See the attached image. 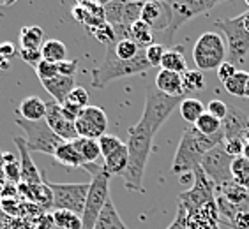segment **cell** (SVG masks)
<instances>
[{
  "label": "cell",
  "instance_id": "obj_64",
  "mask_svg": "<svg viewBox=\"0 0 249 229\" xmlns=\"http://www.w3.org/2000/svg\"><path fill=\"white\" fill-rule=\"evenodd\" d=\"M0 201H2V197H0Z\"/></svg>",
  "mask_w": 249,
  "mask_h": 229
},
{
  "label": "cell",
  "instance_id": "obj_43",
  "mask_svg": "<svg viewBox=\"0 0 249 229\" xmlns=\"http://www.w3.org/2000/svg\"><path fill=\"white\" fill-rule=\"evenodd\" d=\"M89 92L83 88V86H74V90L67 96L66 102L67 104H72V106H76V108H87V106H90L89 104Z\"/></svg>",
  "mask_w": 249,
  "mask_h": 229
},
{
  "label": "cell",
  "instance_id": "obj_59",
  "mask_svg": "<svg viewBox=\"0 0 249 229\" xmlns=\"http://www.w3.org/2000/svg\"><path fill=\"white\" fill-rule=\"evenodd\" d=\"M4 167H5V153L0 152V173H4Z\"/></svg>",
  "mask_w": 249,
  "mask_h": 229
},
{
  "label": "cell",
  "instance_id": "obj_34",
  "mask_svg": "<svg viewBox=\"0 0 249 229\" xmlns=\"http://www.w3.org/2000/svg\"><path fill=\"white\" fill-rule=\"evenodd\" d=\"M101 4H103V9H105L106 23H110L111 27L122 25V16H124L125 2H115V0H110V2H101Z\"/></svg>",
  "mask_w": 249,
  "mask_h": 229
},
{
  "label": "cell",
  "instance_id": "obj_4",
  "mask_svg": "<svg viewBox=\"0 0 249 229\" xmlns=\"http://www.w3.org/2000/svg\"><path fill=\"white\" fill-rule=\"evenodd\" d=\"M83 167L92 175V180H90V189H89V196H87L85 201V208H83V213H82V224H83L82 229H94L103 208L111 199L110 197L111 177L103 167H96L94 164H87Z\"/></svg>",
  "mask_w": 249,
  "mask_h": 229
},
{
  "label": "cell",
  "instance_id": "obj_16",
  "mask_svg": "<svg viewBox=\"0 0 249 229\" xmlns=\"http://www.w3.org/2000/svg\"><path fill=\"white\" fill-rule=\"evenodd\" d=\"M221 131L226 139L249 141V116L237 106H228V114L221 122Z\"/></svg>",
  "mask_w": 249,
  "mask_h": 229
},
{
  "label": "cell",
  "instance_id": "obj_12",
  "mask_svg": "<svg viewBox=\"0 0 249 229\" xmlns=\"http://www.w3.org/2000/svg\"><path fill=\"white\" fill-rule=\"evenodd\" d=\"M231 163H233V157L226 153L225 147L221 143L203 155L200 167L205 171L207 177L214 181V185L221 187L226 181L233 180V177H231Z\"/></svg>",
  "mask_w": 249,
  "mask_h": 229
},
{
  "label": "cell",
  "instance_id": "obj_25",
  "mask_svg": "<svg viewBox=\"0 0 249 229\" xmlns=\"http://www.w3.org/2000/svg\"><path fill=\"white\" fill-rule=\"evenodd\" d=\"M44 44V30L37 25L23 27L19 30V46L23 49H41Z\"/></svg>",
  "mask_w": 249,
  "mask_h": 229
},
{
  "label": "cell",
  "instance_id": "obj_31",
  "mask_svg": "<svg viewBox=\"0 0 249 229\" xmlns=\"http://www.w3.org/2000/svg\"><path fill=\"white\" fill-rule=\"evenodd\" d=\"M161 69L164 71H172L178 72V74H184L187 71V64L186 57H184V51L180 49H166L164 51V57L161 60Z\"/></svg>",
  "mask_w": 249,
  "mask_h": 229
},
{
  "label": "cell",
  "instance_id": "obj_19",
  "mask_svg": "<svg viewBox=\"0 0 249 229\" xmlns=\"http://www.w3.org/2000/svg\"><path fill=\"white\" fill-rule=\"evenodd\" d=\"M154 86L168 97H187L182 85V74H178V72L161 69L156 76V85Z\"/></svg>",
  "mask_w": 249,
  "mask_h": 229
},
{
  "label": "cell",
  "instance_id": "obj_33",
  "mask_svg": "<svg viewBox=\"0 0 249 229\" xmlns=\"http://www.w3.org/2000/svg\"><path fill=\"white\" fill-rule=\"evenodd\" d=\"M231 177H233L235 183H239L240 187H244L249 191V159L244 155L235 157L231 163Z\"/></svg>",
  "mask_w": 249,
  "mask_h": 229
},
{
  "label": "cell",
  "instance_id": "obj_7",
  "mask_svg": "<svg viewBox=\"0 0 249 229\" xmlns=\"http://www.w3.org/2000/svg\"><path fill=\"white\" fill-rule=\"evenodd\" d=\"M184 99L186 97H168L164 94H161L156 86H150L147 90V96H145L143 113H142L140 122H143L145 125H149L150 129L159 132V129L170 118L173 110L178 108Z\"/></svg>",
  "mask_w": 249,
  "mask_h": 229
},
{
  "label": "cell",
  "instance_id": "obj_53",
  "mask_svg": "<svg viewBox=\"0 0 249 229\" xmlns=\"http://www.w3.org/2000/svg\"><path fill=\"white\" fill-rule=\"evenodd\" d=\"M78 71V60L76 58H72V60H64V62L58 64V74L60 76H71L74 78V74H76Z\"/></svg>",
  "mask_w": 249,
  "mask_h": 229
},
{
  "label": "cell",
  "instance_id": "obj_40",
  "mask_svg": "<svg viewBox=\"0 0 249 229\" xmlns=\"http://www.w3.org/2000/svg\"><path fill=\"white\" fill-rule=\"evenodd\" d=\"M145 2H125L124 7V16H122V25L131 27L136 23L138 19H142V11H143Z\"/></svg>",
  "mask_w": 249,
  "mask_h": 229
},
{
  "label": "cell",
  "instance_id": "obj_13",
  "mask_svg": "<svg viewBox=\"0 0 249 229\" xmlns=\"http://www.w3.org/2000/svg\"><path fill=\"white\" fill-rule=\"evenodd\" d=\"M74 125H76L78 138L96 139L97 141L106 134L108 116H106L105 110L99 106H87V108H83L82 114L78 116Z\"/></svg>",
  "mask_w": 249,
  "mask_h": 229
},
{
  "label": "cell",
  "instance_id": "obj_52",
  "mask_svg": "<svg viewBox=\"0 0 249 229\" xmlns=\"http://www.w3.org/2000/svg\"><path fill=\"white\" fill-rule=\"evenodd\" d=\"M237 71H239V69H237L233 64H230L228 60H226L225 64H221V67L217 69L216 72H217V78H219V82L225 85V83L228 82L230 78H233L235 74H237Z\"/></svg>",
  "mask_w": 249,
  "mask_h": 229
},
{
  "label": "cell",
  "instance_id": "obj_61",
  "mask_svg": "<svg viewBox=\"0 0 249 229\" xmlns=\"http://www.w3.org/2000/svg\"><path fill=\"white\" fill-rule=\"evenodd\" d=\"M244 25H246V29H248V32H249V13H244Z\"/></svg>",
  "mask_w": 249,
  "mask_h": 229
},
{
  "label": "cell",
  "instance_id": "obj_18",
  "mask_svg": "<svg viewBox=\"0 0 249 229\" xmlns=\"http://www.w3.org/2000/svg\"><path fill=\"white\" fill-rule=\"evenodd\" d=\"M221 217L216 201H212L195 213H187V229H219Z\"/></svg>",
  "mask_w": 249,
  "mask_h": 229
},
{
  "label": "cell",
  "instance_id": "obj_60",
  "mask_svg": "<svg viewBox=\"0 0 249 229\" xmlns=\"http://www.w3.org/2000/svg\"><path fill=\"white\" fill-rule=\"evenodd\" d=\"M246 159H249V141H246V147H244V153H242Z\"/></svg>",
  "mask_w": 249,
  "mask_h": 229
},
{
  "label": "cell",
  "instance_id": "obj_27",
  "mask_svg": "<svg viewBox=\"0 0 249 229\" xmlns=\"http://www.w3.org/2000/svg\"><path fill=\"white\" fill-rule=\"evenodd\" d=\"M129 39L133 43H136L140 49H147L150 44H154V32L145 21L138 19L136 23L129 27Z\"/></svg>",
  "mask_w": 249,
  "mask_h": 229
},
{
  "label": "cell",
  "instance_id": "obj_24",
  "mask_svg": "<svg viewBox=\"0 0 249 229\" xmlns=\"http://www.w3.org/2000/svg\"><path fill=\"white\" fill-rule=\"evenodd\" d=\"M94 229H129V228H127V224H125L124 220L120 219L113 201L110 199L106 203L105 208H103V212H101Z\"/></svg>",
  "mask_w": 249,
  "mask_h": 229
},
{
  "label": "cell",
  "instance_id": "obj_8",
  "mask_svg": "<svg viewBox=\"0 0 249 229\" xmlns=\"http://www.w3.org/2000/svg\"><path fill=\"white\" fill-rule=\"evenodd\" d=\"M16 125L25 131V143L29 152H41L46 155H55L57 148L64 143V139H60L57 134L50 129V125L46 124V120L41 122H27L23 118H16Z\"/></svg>",
  "mask_w": 249,
  "mask_h": 229
},
{
  "label": "cell",
  "instance_id": "obj_47",
  "mask_svg": "<svg viewBox=\"0 0 249 229\" xmlns=\"http://www.w3.org/2000/svg\"><path fill=\"white\" fill-rule=\"evenodd\" d=\"M21 199H2L0 201V210L4 212L9 219H15L21 215Z\"/></svg>",
  "mask_w": 249,
  "mask_h": 229
},
{
  "label": "cell",
  "instance_id": "obj_37",
  "mask_svg": "<svg viewBox=\"0 0 249 229\" xmlns=\"http://www.w3.org/2000/svg\"><path fill=\"white\" fill-rule=\"evenodd\" d=\"M182 85L186 94L195 90H203L205 88V76L198 69H187L182 74Z\"/></svg>",
  "mask_w": 249,
  "mask_h": 229
},
{
  "label": "cell",
  "instance_id": "obj_50",
  "mask_svg": "<svg viewBox=\"0 0 249 229\" xmlns=\"http://www.w3.org/2000/svg\"><path fill=\"white\" fill-rule=\"evenodd\" d=\"M223 224L230 229H249V212H240L231 220H226Z\"/></svg>",
  "mask_w": 249,
  "mask_h": 229
},
{
  "label": "cell",
  "instance_id": "obj_55",
  "mask_svg": "<svg viewBox=\"0 0 249 229\" xmlns=\"http://www.w3.org/2000/svg\"><path fill=\"white\" fill-rule=\"evenodd\" d=\"M2 229H32L30 226V220L21 219V217H15V219H7Z\"/></svg>",
  "mask_w": 249,
  "mask_h": 229
},
{
  "label": "cell",
  "instance_id": "obj_11",
  "mask_svg": "<svg viewBox=\"0 0 249 229\" xmlns=\"http://www.w3.org/2000/svg\"><path fill=\"white\" fill-rule=\"evenodd\" d=\"M168 4H170V11H172V23L163 33V43L166 44L172 43L175 33L184 23H187L195 16L211 11L217 2H214V0H178V2H168Z\"/></svg>",
  "mask_w": 249,
  "mask_h": 229
},
{
  "label": "cell",
  "instance_id": "obj_28",
  "mask_svg": "<svg viewBox=\"0 0 249 229\" xmlns=\"http://www.w3.org/2000/svg\"><path fill=\"white\" fill-rule=\"evenodd\" d=\"M76 152L80 153V157L83 159V163L87 164H94L97 159L101 157V150H99V143L96 139H87V138H76L72 141Z\"/></svg>",
  "mask_w": 249,
  "mask_h": 229
},
{
  "label": "cell",
  "instance_id": "obj_42",
  "mask_svg": "<svg viewBox=\"0 0 249 229\" xmlns=\"http://www.w3.org/2000/svg\"><path fill=\"white\" fill-rule=\"evenodd\" d=\"M92 35L99 41V43H103L105 46H108L110 43H113V41H117L115 37V30H113V27H111L110 23H103L99 25L97 29H92L90 30Z\"/></svg>",
  "mask_w": 249,
  "mask_h": 229
},
{
  "label": "cell",
  "instance_id": "obj_21",
  "mask_svg": "<svg viewBox=\"0 0 249 229\" xmlns=\"http://www.w3.org/2000/svg\"><path fill=\"white\" fill-rule=\"evenodd\" d=\"M18 114L19 118L27 120V122H41L46 116V102L36 96L25 97L19 102Z\"/></svg>",
  "mask_w": 249,
  "mask_h": 229
},
{
  "label": "cell",
  "instance_id": "obj_26",
  "mask_svg": "<svg viewBox=\"0 0 249 229\" xmlns=\"http://www.w3.org/2000/svg\"><path fill=\"white\" fill-rule=\"evenodd\" d=\"M53 157L57 159L60 164H64L66 167H83L85 166L83 159L80 157V153L76 152V148H74L72 141H64V143L57 148V152H55Z\"/></svg>",
  "mask_w": 249,
  "mask_h": 229
},
{
  "label": "cell",
  "instance_id": "obj_63",
  "mask_svg": "<svg viewBox=\"0 0 249 229\" xmlns=\"http://www.w3.org/2000/svg\"><path fill=\"white\" fill-rule=\"evenodd\" d=\"M0 229H2V224H0Z\"/></svg>",
  "mask_w": 249,
  "mask_h": 229
},
{
  "label": "cell",
  "instance_id": "obj_5",
  "mask_svg": "<svg viewBox=\"0 0 249 229\" xmlns=\"http://www.w3.org/2000/svg\"><path fill=\"white\" fill-rule=\"evenodd\" d=\"M214 27L226 37V60L235 67L242 65L249 55V32L244 25V13L235 18L217 19Z\"/></svg>",
  "mask_w": 249,
  "mask_h": 229
},
{
  "label": "cell",
  "instance_id": "obj_57",
  "mask_svg": "<svg viewBox=\"0 0 249 229\" xmlns=\"http://www.w3.org/2000/svg\"><path fill=\"white\" fill-rule=\"evenodd\" d=\"M72 16H74V19H76V21H80V23L85 25V21H87V11L83 9L80 4H78L74 9H72Z\"/></svg>",
  "mask_w": 249,
  "mask_h": 229
},
{
  "label": "cell",
  "instance_id": "obj_3",
  "mask_svg": "<svg viewBox=\"0 0 249 229\" xmlns=\"http://www.w3.org/2000/svg\"><path fill=\"white\" fill-rule=\"evenodd\" d=\"M113 43L106 46V57L103 64L92 71V85L96 88H105L108 83L115 82L119 78H129L150 69V64L145 58V51H140L138 57H134L133 60H120L115 57Z\"/></svg>",
  "mask_w": 249,
  "mask_h": 229
},
{
  "label": "cell",
  "instance_id": "obj_10",
  "mask_svg": "<svg viewBox=\"0 0 249 229\" xmlns=\"http://www.w3.org/2000/svg\"><path fill=\"white\" fill-rule=\"evenodd\" d=\"M48 187L53 194L52 212L67 210L78 215L83 213L90 181L89 183H53V181H48Z\"/></svg>",
  "mask_w": 249,
  "mask_h": 229
},
{
  "label": "cell",
  "instance_id": "obj_58",
  "mask_svg": "<svg viewBox=\"0 0 249 229\" xmlns=\"http://www.w3.org/2000/svg\"><path fill=\"white\" fill-rule=\"evenodd\" d=\"M5 185H7V178H5V175H4V173H0V194H2V192H4Z\"/></svg>",
  "mask_w": 249,
  "mask_h": 229
},
{
  "label": "cell",
  "instance_id": "obj_29",
  "mask_svg": "<svg viewBox=\"0 0 249 229\" xmlns=\"http://www.w3.org/2000/svg\"><path fill=\"white\" fill-rule=\"evenodd\" d=\"M41 55H43V60L60 64L67 60V48L58 39H48V41H44L43 48H41Z\"/></svg>",
  "mask_w": 249,
  "mask_h": 229
},
{
  "label": "cell",
  "instance_id": "obj_15",
  "mask_svg": "<svg viewBox=\"0 0 249 229\" xmlns=\"http://www.w3.org/2000/svg\"><path fill=\"white\" fill-rule=\"evenodd\" d=\"M46 124L50 125V129L53 132L57 134L58 138L64 139V141H74L78 138V132H76V125L74 122H69L62 114V108L58 102L55 100H50L46 102Z\"/></svg>",
  "mask_w": 249,
  "mask_h": 229
},
{
  "label": "cell",
  "instance_id": "obj_17",
  "mask_svg": "<svg viewBox=\"0 0 249 229\" xmlns=\"http://www.w3.org/2000/svg\"><path fill=\"white\" fill-rule=\"evenodd\" d=\"M15 145L18 148L19 153V164H21V181L23 183H43V173L39 171V167L34 164L32 155H30L29 148H27V143H25V138H19L16 136L15 138Z\"/></svg>",
  "mask_w": 249,
  "mask_h": 229
},
{
  "label": "cell",
  "instance_id": "obj_30",
  "mask_svg": "<svg viewBox=\"0 0 249 229\" xmlns=\"http://www.w3.org/2000/svg\"><path fill=\"white\" fill-rule=\"evenodd\" d=\"M178 111H180V116L186 120L187 124L195 125L198 122L201 114L205 113V106L200 99H193V97H186V99L180 102L178 106Z\"/></svg>",
  "mask_w": 249,
  "mask_h": 229
},
{
  "label": "cell",
  "instance_id": "obj_9",
  "mask_svg": "<svg viewBox=\"0 0 249 229\" xmlns=\"http://www.w3.org/2000/svg\"><path fill=\"white\" fill-rule=\"evenodd\" d=\"M193 187L189 191L178 194V206H182L187 213H195L205 205L216 201V185L200 166L193 171Z\"/></svg>",
  "mask_w": 249,
  "mask_h": 229
},
{
  "label": "cell",
  "instance_id": "obj_35",
  "mask_svg": "<svg viewBox=\"0 0 249 229\" xmlns=\"http://www.w3.org/2000/svg\"><path fill=\"white\" fill-rule=\"evenodd\" d=\"M113 51H115V57L120 60H133L134 57L140 55V48L131 39H117L113 43Z\"/></svg>",
  "mask_w": 249,
  "mask_h": 229
},
{
  "label": "cell",
  "instance_id": "obj_36",
  "mask_svg": "<svg viewBox=\"0 0 249 229\" xmlns=\"http://www.w3.org/2000/svg\"><path fill=\"white\" fill-rule=\"evenodd\" d=\"M248 76L249 72L246 71H237L233 78H230L225 83V90L233 97H246V85H248Z\"/></svg>",
  "mask_w": 249,
  "mask_h": 229
},
{
  "label": "cell",
  "instance_id": "obj_44",
  "mask_svg": "<svg viewBox=\"0 0 249 229\" xmlns=\"http://www.w3.org/2000/svg\"><path fill=\"white\" fill-rule=\"evenodd\" d=\"M36 74L41 82H46V80H52V78L58 76V64L48 62V60H41L36 67Z\"/></svg>",
  "mask_w": 249,
  "mask_h": 229
},
{
  "label": "cell",
  "instance_id": "obj_39",
  "mask_svg": "<svg viewBox=\"0 0 249 229\" xmlns=\"http://www.w3.org/2000/svg\"><path fill=\"white\" fill-rule=\"evenodd\" d=\"M195 127H196V131H200L201 134H205V136H214V134L221 132V120L214 118L212 114H209L205 111V113L198 118Z\"/></svg>",
  "mask_w": 249,
  "mask_h": 229
},
{
  "label": "cell",
  "instance_id": "obj_23",
  "mask_svg": "<svg viewBox=\"0 0 249 229\" xmlns=\"http://www.w3.org/2000/svg\"><path fill=\"white\" fill-rule=\"evenodd\" d=\"M217 196H223L226 201H230L233 205L239 206H249V191L240 187L239 183H235L233 180L226 181L221 187H216Z\"/></svg>",
  "mask_w": 249,
  "mask_h": 229
},
{
  "label": "cell",
  "instance_id": "obj_46",
  "mask_svg": "<svg viewBox=\"0 0 249 229\" xmlns=\"http://www.w3.org/2000/svg\"><path fill=\"white\" fill-rule=\"evenodd\" d=\"M207 113L223 122V120L226 118V114H228V104H225L221 99H212V100H209V104H207Z\"/></svg>",
  "mask_w": 249,
  "mask_h": 229
},
{
  "label": "cell",
  "instance_id": "obj_56",
  "mask_svg": "<svg viewBox=\"0 0 249 229\" xmlns=\"http://www.w3.org/2000/svg\"><path fill=\"white\" fill-rule=\"evenodd\" d=\"M16 55V48L15 44L9 43V41H5V43L0 44V57L4 58V60H9Z\"/></svg>",
  "mask_w": 249,
  "mask_h": 229
},
{
  "label": "cell",
  "instance_id": "obj_2",
  "mask_svg": "<svg viewBox=\"0 0 249 229\" xmlns=\"http://www.w3.org/2000/svg\"><path fill=\"white\" fill-rule=\"evenodd\" d=\"M225 141L223 131L214 136H205L200 131H196L195 125L187 127L184 131L180 143L177 147L175 157H173L172 171L178 177L182 175H191L195 169L201 164V159L207 152H211L212 148H216Z\"/></svg>",
  "mask_w": 249,
  "mask_h": 229
},
{
  "label": "cell",
  "instance_id": "obj_22",
  "mask_svg": "<svg viewBox=\"0 0 249 229\" xmlns=\"http://www.w3.org/2000/svg\"><path fill=\"white\" fill-rule=\"evenodd\" d=\"M127 163H129V153H127V147L124 143L120 148H117L113 153H110L108 157H105L103 169L110 177H113V175H124L125 169H127Z\"/></svg>",
  "mask_w": 249,
  "mask_h": 229
},
{
  "label": "cell",
  "instance_id": "obj_48",
  "mask_svg": "<svg viewBox=\"0 0 249 229\" xmlns=\"http://www.w3.org/2000/svg\"><path fill=\"white\" fill-rule=\"evenodd\" d=\"M223 147H225L226 153L235 159L244 153L246 141H242V139H226V141H223Z\"/></svg>",
  "mask_w": 249,
  "mask_h": 229
},
{
  "label": "cell",
  "instance_id": "obj_20",
  "mask_svg": "<svg viewBox=\"0 0 249 229\" xmlns=\"http://www.w3.org/2000/svg\"><path fill=\"white\" fill-rule=\"evenodd\" d=\"M41 85L44 86V90L48 92L52 99L58 104H64L67 99V96L74 90V86H76V82H74V78L71 76H55L52 80H46V82H41Z\"/></svg>",
  "mask_w": 249,
  "mask_h": 229
},
{
  "label": "cell",
  "instance_id": "obj_1",
  "mask_svg": "<svg viewBox=\"0 0 249 229\" xmlns=\"http://www.w3.org/2000/svg\"><path fill=\"white\" fill-rule=\"evenodd\" d=\"M156 134H158L156 131L150 129L149 125H145L140 120L138 124L129 127V138L125 141L127 153H129V163H127L125 173L122 175L124 187L127 191L143 192L145 169H147V163H149V157L152 153V143Z\"/></svg>",
  "mask_w": 249,
  "mask_h": 229
},
{
  "label": "cell",
  "instance_id": "obj_14",
  "mask_svg": "<svg viewBox=\"0 0 249 229\" xmlns=\"http://www.w3.org/2000/svg\"><path fill=\"white\" fill-rule=\"evenodd\" d=\"M142 21L149 25L152 32L164 33L172 23V11L168 0H150L145 2L142 11Z\"/></svg>",
  "mask_w": 249,
  "mask_h": 229
},
{
  "label": "cell",
  "instance_id": "obj_45",
  "mask_svg": "<svg viewBox=\"0 0 249 229\" xmlns=\"http://www.w3.org/2000/svg\"><path fill=\"white\" fill-rule=\"evenodd\" d=\"M164 46L159 43H154L150 44L149 48L145 49V58H147V62L150 64V67H161V60L164 57Z\"/></svg>",
  "mask_w": 249,
  "mask_h": 229
},
{
  "label": "cell",
  "instance_id": "obj_41",
  "mask_svg": "<svg viewBox=\"0 0 249 229\" xmlns=\"http://www.w3.org/2000/svg\"><path fill=\"white\" fill-rule=\"evenodd\" d=\"M97 143H99V150H101V157L105 159L108 157L110 153H113L117 148H120L124 145V141H120L119 136H113V134H105L103 138L97 139Z\"/></svg>",
  "mask_w": 249,
  "mask_h": 229
},
{
  "label": "cell",
  "instance_id": "obj_32",
  "mask_svg": "<svg viewBox=\"0 0 249 229\" xmlns=\"http://www.w3.org/2000/svg\"><path fill=\"white\" fill-rule=\"evenodd\" d=\"M53 215V222H55V228L60 229H82V215L74 213V212H67V210H57L52 212Z\"/></svg>",
  "mask_w": 249,
  "mask_h": 229
},
{
  "label": "cell",
  "instance_id": "obj_54",
  "mask_svg": "<svg viewBox=\"0 0 249 229\" xmlns=\"http://www.w3.org/2000/svg\"><path fill=\"white\" fill-rule=\"evenodd\" d=\"M166 229H187V212L184 210L182 206H178L175 219H173V222Z\"/></svg>",
  "mask_w": 249,
  "mask_h": 229
},
{
  "label": "cell",
  "instance_id": "obj_38",
  "mask_svg": "<svg viewBox=\"0 0 249 229\" xmlns=\"http://www.w3.org/2000/svg\"><path fill=\"white\" fill-rule=\"evenodd\" d=\"M4 175L7 181L16 183L18 185L21 181V164H19V157H16L15 153H5V167Z\"/></svg>",
  "mask_w": 249,
  "mask_h": 229
},
{
  "label": "cell",
  "instance_id": "obj_51",
  "mask_svg": "<svg viewBox=\"0 0 249 229\" xmlns=\"http://www.w3.org/2000/svg\"><path fill=\"white\" fill-rule=\"evenodd\" d=\"M30 226H32V229H53L55 228L53 215L50 213V212L39 215V217H36V219L30 220Z\"/></svg>",
  "mask_w": 249,
  "mask_h": 229
},
{
  "label": "cell",
  "instance_id": "obj_49",
  "mask_svg": "<svg viewBox=\"0 0 249 229\" xmlns=\"http://www.w3.org/2000/svg\"><path fill=\"white\" fill-rule=\"evenodd\" d=\"M19 57L23 62H27L29 65H32L34 69L37 67V64L43 60V55H41V49H23L19 48Z\"/></svg>",
  "mask_w": 249,
  "mask_h": 229
},
{
  "label": "cell",
  "instance_id": "obj_6",
  "mask_svg": "<svg viewBox=\"0 0 249 229\" xmlns=\"http://www.w3.org/2000/svg\"><path fill=\"white\" fill-rule=\"evenodd\" d=\"M193 60L198 71H217L226 62V44L223 35L214 30L201 33L193 48Z\"/></svg>",
  "mask_w": 249,
  "mask_h": 229
},
{
  "label": "cell",
  "instance_id": "obj_62",
  "mask_svg": "<svg viewBox=\"0 0 249 229\" xmlns=\"http://www.w3.org/2000/svg\"><path fill=\"white\" fill-rule=\"evenodd\" d=\"M246 97L249 99V76H248V85H246Z\"/></svg>",
  "mask_w": 249,
  "mask_h": 229
}]
</instances>
